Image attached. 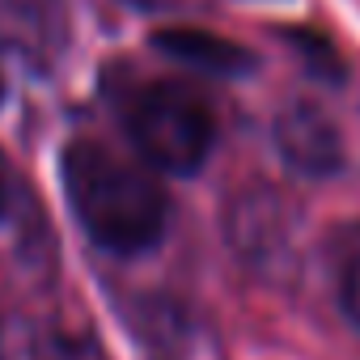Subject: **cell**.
I'll use <instances>...</instances> for the list:
<instances>
[{"mask_svg":"<svg viewBox=\"0 0 360 360\" xmlns=\"http://www.w3.org/2000/svg\"><path fill=\"white\" fill-rule=\"evenodd\" d=\"M64 200L81 233L119 259L148 255L169 229V195L148 165H136L102 140H68L60 153Z\"/></svg>","mask_w":360,"mask_h":360,"instance_id":"6da1fadb","label":"cell"},{"mask_svg":"<svg viewBox=\"0 0 360 360\" xmlns=\"http://www.w3.org/2000/svg\"><path fill=\"white\" fill-rule=\"evenodd\" d=\"M119 123L148 169L191 178L217 148V115L183 81H127L110 89Z\"/></svg>","mask_w":360,"mask_h":360,"instance_id":"7a4b0ae2","label":"cell"},{"mask_svg":"<svg viewBox=\"0 0 360 360\" xmlns=\"http://www.w3.org/2000/svg\"><path fill=\"white\" fill-rule=\"evenodd\" d=\"M271 144H276L280 161L301 178H335L343 169V161H347L339 127L309 98H292V102H284L276 110Z\"/></svg>","mask_w":360,"mask_h":360,"instance_id":"3957f363","label":"cell"},{"mask_svg":"<svg viewBox=\"0 0 360 360\" xmlns=\"http://www.w3.org/2000/svg\"><path fill=\"white\" fill-rule=\"evenodd\" d=\"M148 47L174 64H187L217 81H238V77L259 72V56L250 47H242L217 30H200V26H161L148 34Z\"/></svg>","mask_w":360,"mask_h":360,"instance_id":"277c9868","label":"cell"},{"mask_svg":"<svg viewBox=\"0 0 360 360\" xmlns=\"http://www.w3.org/2000/svg\"><path fill=\"white\" fill-rule=\"evenodd\" d=\"M0 360H98V347L56 318L43 314H0Z\"/></svg>","mask_w":360,"mask_h":360,"instance_id":"5b68a950","label":"cell"},{"mask_svg":"<svg viewBox=\"0 0 360 360\" xmlns=\"http://www.w3.org/2000/svg\"><path fill=\"white\" fill-rule=\"evenodd\" d=\"M280 39L292 47V56L301 60V68L314 81H322V85H343L347 81V64H343L339 47L322 30H314V26H288V30H280Z\"/></svg>","mask_w":360,"mask_h":360,"instance_id":"8992f818","label":"cell"},{"mask_svg":"<svg viewBox=\"0 0 360 360\" xmlns=\"http://www.w3.org/2000/svg\"><path fill=\"white\" fill-rule=\"evenodd\" d=\"M335 297L343 318L360 330V225L343 229L335 238Z\"/></svg>","mask_w":360,"mask_h":360,"instance_id":"52a82bcc","label":"cell"},{"mask_svg":"<svg viewBox=\"0 0 360 360\" xmlns=\"http://www.w3.org/2000/svg\"><path fill=\"white\" fill-rule=\"evenodd\" d=\"M9 9L18 22H26L47 47L64 39L68 30V18H64V0H9Z\"/></svg>","mask_w":360,"mask_h":360,"instance_id":"ba28073f","label":"cell"},{"mask_svg":"<svg viewBox=\"0 0 360 360\" xmlns=\"http://www.w3.org/2000/svg\"><path fill=\"white\" fill-rule=\"evenodd\" d=\"M5 204H9V183H5V165H0V217H5Z\"/></svg>","mask_w":360,"mask_h":360,"instance_id":"9c48e42d","label":"cell"},{"mask_svg":"<svg viewBox=\"0 0 360 360\" xmlns=\"http://www.w3.org/2000/svg\"><path fill=\"white\" fill-rule=\"evenodd\" d=\"M131 5H144V9H148V5H157V0H131Z\"/></svg>","mask_w":360,"mask_h":360,"instance_id":"30bf717a","label":"cell"}]
</instances>
